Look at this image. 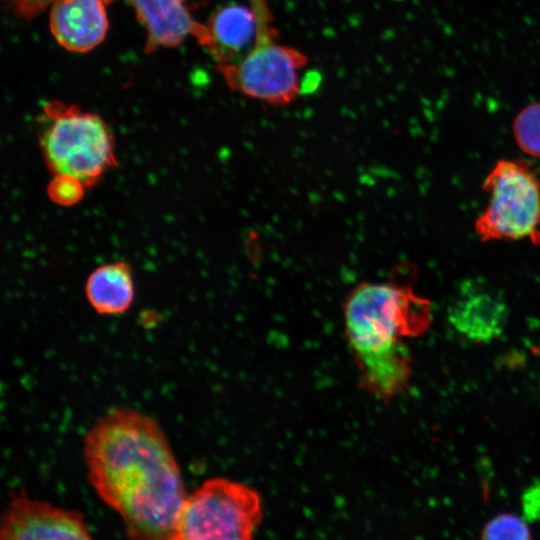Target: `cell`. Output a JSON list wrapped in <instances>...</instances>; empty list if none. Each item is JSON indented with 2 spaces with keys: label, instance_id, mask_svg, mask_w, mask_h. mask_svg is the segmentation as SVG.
Instances as JSON below:
<instances>
[{
  "label": "cell",
  "instance_id": "9a60e30c",
  "mask_svg": "<svg viewBox=\"0 0 540 540\" xmlns=\"http://www.w3.org/2000/svg\"><path fill=\"white\" fill-rule=\"evenodd\" d=\"M87 187L78 178L68 174H54L47 187L48 197L61 206H73L79 203Z\"/></svg>",
  "mask_w": 540,
  "mask_h": 540
},
{
  "label": "cell",
  "instance_id": "6da1fadb",
  "mask_svg": "<svg viewBox=\"0 0 540 540\" xmlns=\"http://www.w3.org/2000/svg\"><path fill=\"white\" fill-rule=\"evenodd\" d=\"M87 478L129 538L172 540L187 493L159 423L128 407L98 418L84 437Z\"/></svg>",
  "mask_w": 540,
  "mask_h": 540
},
{
  "label": "cell",
  "instance_id": "30bf717a",
  "mask_svg": "<svg viewBox=\"0 0 540 540\" xmlns=\"http://www.w3.org/2000/svg\"><path fill=\"white\" fill-rule=\"evenodd\" d=\"M206 34L201 42L216 65L241 60L255 46L259 22L249 5L231 3L215 11L205 24Z\"/></svg>",
  "mask_w": 540,
  "mask_h": 540
},
{
  "label": "cell",
  "instance_id": "52a82bcc",
  "mask_svg": "<svg viewBox=\"0 0 540 540\" xmlns=\"http://www.w3.org/2000/svg\"><path fill=\"white\" fill-rule=\"evenodd\" d=\"M91 538L82 513L30 498L25 492L12 496L1 517L2 540Z\"/></svg>",
  "mask_w": 540,
  "mask_h": 540
},
{
  "label": "cell",
  "instance_id": "7a4b0ae2",
  "mask_svg": "<svg viewBox=\"0 0 540 540\" xmlns=\"http://www.w3.org/2000/svg\"><path fill=\"white\" fill-rule=\"evenodd\" d=\"M343 318L361 387L382 401L403 393L412 376L403 340L427 330L430 303L395 280L361 282L345 297Z\"/></svg>",
  "mask_w": 540,
  "mask_h": 540
},
{
  "label": "cell",
  "instance_id": "ac0fdd59",
  "mask_svg": "<svg viewBox=\"0 0 540 540\" xmlns=\"http://www.w3.org/2000/svg\"><path fill=\"white\" fill-rule=\"evenodd\" d=\"M320 74L315 71L308 72L304 79L300 81V93H311L315 91L320 84Z\"/></svg>",
  "mask_w": 540,
  "mask_h": 540
},
{
  "label": "cell",
  "instance_id": "8fae6325",
  "mask_svg": "<svg viewBox=\"0 0 540 540\" xmlns=\"http://www.w3.org/2000/svg\"><path fill=\"white\" fill-rule=\"evenodd\" d=\"M137 19L147 32L145 52L158 48L175 47L188 36L198 43L203 39L206 26L190 14L185 0H129Z\"/></svg>",
  "mask_w": 540,
  "mask_h": 540
},
{
  "label": "cell",
  "instance_id": "9c48e42d",
  "mask_svg": "<svg viewBox=\"0 0 540 540\" xmlns=\"http://www.w3.org/2000/svg\"><path fill=\"white\" fill-rule=\"evenodd\" d=\"M104 0H55L49 26L57 43L72 52H87L99 45L108 30Z\"/></svg>",
  "mask_w": 540,
  "mask_h": 540
},
{
  "label": "cell",
  "instance_id": "5bb4252c",
  "mask_svg": "<svg viewBox=\"0 0 540 540\" xmlns=\"http://www.w3.org/2000/svg\"><path fill=\"white\" fill-rule=\"evenodd\" d=\"M481 537L489 540L530 539L531 529L524 519L513 513H500L483 527Z\"/></svg>",
  "mask_w": 540,
  "mask_h": 540
},
{
  "label": "cell",
  "instance_id": "4fadbf2b",
  "mask_svg": "<svg viewBox=\"0 0 540 540\" xmlns=\"http://www.w3.org/2000/svg\"><path fill=\"white\" fill-rule=\"evenodd\" d=\"M513 135L522 151L540 157V102L530 103L517 114Z\"/></svg>",
  "mask_w": 540,
  "mask_h": 540
},
{
  "label": "cell",
  "instance_id": "7c38bea8",
  "mask_svg": "<svg viewBox=\"0 0 540 540\" xmlns=\"http://www.w3.org/2000/svg\"><path fill=\"white\" fill-rule=\"evenodd\" d=\"M85 294L93 309L102 315L124 313L134 299L131 267L123 261L96 268L85 285Z\"/></svg>",
  "mask_w": 540,
  "mask_h": 540
},
{
  "label": "cell",
  "instance_id": "277c9868",
  "mask_svg": "<svg viewBox=\"0 0 540 540\" xmlns=\"http://www.w3.org/2000/svg\"><path fill=\"white\" fill-rule=\"evenodd\" d=\"M263 518L262 500L250 486L223 477L204 481L187 495L172 540H247Z\"/></svg>",
  "mask_w": 540,
  "mask_h": 540
},
{
  "label": "cell",
  "instance_id": "2e32d148",
  "mask_svg": "<svg viewBox=\"0 0 540 540\" xmlns=\"http://www.w3.org/2000/svg\"><path fill=\"white\" fill-rule=\"evenodd\" d=\"M55 0H4L8 9L17 17L31 20L51 6ZM107 3L113 0H104Z\"/></svg>",
  "mask_w": 540,
  "mask_h": 540
},
{
  "label": "cell",
  "instance_id": "5b68a950",
  "mask_svg": "<svg viewBox=\"0 0 540 540\" xmlns=\"http://www.w3.org/2000/svg\"><path fill=\"white\" fill-rule=\"evenodd\" d=\"M483 189L488 204L475 222L483 241L529 239L540 244V178L527 162L498 161Z\"/></svg>",
  "mask_w": 540,
  "mask_h": 540
},
{
  "label": "cell",
  "instance_id": "e0dca14e",
  "mask_svg": "<svg viewBox=\"0 0 540 540\" xmlns=\"http://www.w3.org/2000/svg\"><path fill=\"white\" fill-rule=\"evenodd\" d=\"M522 505L526 520L540 521V483L531 485L525 491Z\"/></svg>",
  "mask_w": 540,
  "mask_h": 540
},
{
  "label": "cell",
  "instance_id": "8992f818",
  "mask_svg": "<svg viewBox=\"0 0 540 540\" xmlns=\"http://www.w3.org/2000/svg\"><path fill=\"white\" fill-rule=\"evenodd\" d=\"M273 19L259 20L257 41L241 60L216 65L226 85L264 103L283 106L300 93L298 73L308 59L299 50L279 44Z\"/></svg>",
  "mask_w": 540,
  "mask_h": 540
},
{
  "label": "cell",
  "instance_id": "3957f363",
  "mask_svg": "<svg viewBox=\"0 0 540 540\" xmlns=\"http://www.w3.org/2000/svg\"><path fill=\"white\" fill-rule=\"evenodd\" d=\"M43 116L40 150L54 174L72 175L90 188L117 164L113 135L97 114L52 100Z\"/></svg>",
  "mask_w": 540,
  "mask_h": 540
},
{
  "label": "cell",
  "instance_id": "ba28073f",
  "mask_svg": "<svg viewBox=\"0 0 540 540\" xmlns=\"http://www.w3.org/2000/svg\"><path fill=\"white\" fill-rule=\"evenodd\" d=\"M502 292L479 278L464 280L448 308V321L460 335L477 343L498 338L508 321Z\"/></svg>",
  "mask_w": 540,
  "mask_h": 540
}]
</instances>
